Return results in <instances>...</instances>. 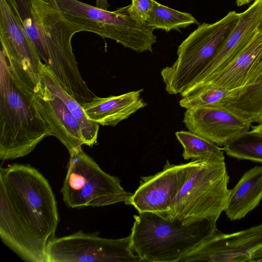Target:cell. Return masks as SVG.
I'll list each match as a JSON object with an SVG mask.
<instances>
[{
    "instance_id": "obj_1",
    "label": "cell",
    "mask_w": 262,
    "mask_h": 262,
    "mask_svg": "<svg viewBox=\"0 0 262 262\" xmlns=\"http://www.w3.org/2000/svg\"><path fill=\"white\" fill-rule=\"evenodd\" d=\"M0 237L27 262H47L59 221L47 179L35 168L14 164L0 168Z\"/></svg>"
},
{
    "instance_id": "obj_2",
    "label": "cell",
    "mask_w": 262,
    "mask_h": 262,
    "mask_svg": "<svg viewBox=\"0 0 262 262\" xmlns=\"http://www.w3.org/2000/svg\"><path fill=\"white\" fill-rule=\"evenodd\" d=\"M42 62L78 102L94 94L80 73L72 46L78 33L63 16L56 0H5Z\"/></svg>"
},
{
    "instance_id": "obj_3",
    "label": "cell",
    "mask_w": 262,
    "mask_h": 262,
    "mask_svg": "<svg viewBox=\"0 0 262 262\" xmlns=\"http://www.w3.org/2000/svg\"><path fill=\"white\" fill-rule=\"evenodd\" d=\"M36 86L6 53L0 51V159L30 154L50 130L33 102Z\"/></svg>"
},
{
    "instance_id": "obj_4",
    "label": "cell",
    "mask_w": 262,
    "mask_h": 262,
    "mask_svg": "<svg viewBox=\"0 0 262 262\" xmlns=\"http://www.w3.org/2000/svg\"><path fill=\"white\" fill-rule=\"evenodd\" d=\"M134 217L132 246L142 261L179 262L217 231V221L213 220L184 225L151 212Z\"/></svg>"
},
{
    "instance_id": "obj_5",
    "label": "cell",
    "mask_w": 262,
    "mask_h": 262,
    "mask_svg": "<svg viewBox=\"0 0 262 262\" xmlns=\"http://www.w3.org/2000/svg\"><path fill=\"white\" fill-rule=\"evenodd\" d=\"M229 179L225 159H199L164 217L184 225L217 221L230 193Z\"/></svg>"
},
{
    "instance_id": "obj_6",
    "label": "cell",
    "mask_w": 262,
    "mask_h": 262,
    "mask_svg": "<svg viewBox=\"0 0 262 262\" xmlns=\"http://www.w3.org/2000/svg\"><path fill=\"white\" fill-rule=\"evenodd\" d=\"M239 17L235 11H230L215 23L199 25L183 41L175 62L161 71L168 94L181 95L193 84L232 32Z\"/></svg>"
},
{
    "instance_id": "obj_7",
    "label": "cell",
    "mask_w": 262,
    "mask_h": 262,
    "mask_svg": "<svg viewBox=\"0 0 262 262\" xmlns=\"http://www.w3.org/2000/svg\"><path fill=\"white\" fill-rule=\"evenodd\" d=\"M60 192L71 208L125 204L134 193L125 191L119 177L103 171L82 149L70 156Z\"/></svg>"
},
{
    "instance_id": "obj_8",
    "label": "cell",
    "mask_w": 262,
    "mask_h": 262,
    "mask_svg": "<svg viewBox=\"0 0 262 262\" xmlns=\"http://www.w3.org/2000/svg\"><path fill=\"white\" fill-rule=\"evenodd\" d=\"M141 262L133 249L130 235L117 239L99 236L98 232L80 230L55 238L49 246L47 262Z\"/></svg>"
},
{
    "instance_id": "obj_9",
    "label": "cell",
    "mask_w": 262,
    "mask_h": 262,
    "mask_svg": "<svg viewBox=\"0 0 262 262\" xmlns=\"http://www.w3.org/2000/svg\"><path fill=\"white\" fill-rule=\"evenodd\" d=\"M198 160L178 165L167 160L162 171L141 178L140 185L125 204L134 206L139 213L151 212L165 217Z\"/></svg>"
},
{
    "instance_id": "obj_10",
    "label": "cell",
    "mask_w": 262,
    "mask_h": 262,
    "mask_svg": "<svg viewBox=\"0 0 262 262\" xmlns=\"http://www.w3.org/2000/svg\"><path fill=\"white\" fill-rule=\"evenodd\" d=\"M262 248V223L231 233L218 231L183 257L179 262H251Z\"/></svg>"
},
{
    "instance_id": "obj_11",
    "label": "cell",
    "mask_w": 262,
    "mask_h": 262,
    "mask_svg": "<svg viewBox=\"0 0 262 262\" xmlns=\"http://www.w3.org/2000/svg\"><path fill=\"white\" fill-rule=\"evenodd\" d=\"M128 7H122L114 11L97 9L91 18L93 32L102 38L113 39L138 53H152V45L157 42L154 29L132 18L128 12Z\"/></svg>"
},
{
    "instance_id": "obj_12",
    "label": "cell",
    "mask_w": 262,
    "mask_h": 262,
    "mask_svg": "<svg viewBox=\"0 0 262 262\" xmlns=\"http://www.w3.org/2000/svg\"><path fill=\"white\" fill-rule=\"evenodd\" d=\"M262 81V33L257 31L248 46L225 67L181 94L204 87L242 89Z\"/></svg>"
},
{
    "instance_id": "obj_13",
    "label": "cell",
    "mask_w": 262,
    "mask_h": 262,
    "mask_svg": "<svg viewBox=\"0 0 262 262\" xmlns=\"http://www.w3.org/2000/svg\"><path fill=\"white\" fill-rule=\"evenodd\" d=\"M188 130L219 146L248 132L252 124L224 106L187 108L183 120Z\"/></svg>"
},
{
    "instance_id": "obj_14",
    "label": "cell",
    "mask_w": 262,
    "mask_h": 262,
    "mask_svg": "<svg viewBox=\"0 0 262 262\" xmlns=\"http://www.w3.org/2000/svg\"><path fill=\"white\" fill-rule=\"evenodd\" d=\"M33 99L51 136L63 144L70 156L82 150L83 143L79 123L64 103L40 80L35 88Z\"/></svg>"
},
{
    "instance_id": "obj_15",
    "label": "cell",
    "mask_w": 262,
    "mask_h": 262,
    "mask_svg": "<svg viewBox=\"0 0 262 262\" xmlns=\"http://www.w3.org/2000/svg\"><path fill=\"white\" fill-rule=\"evenodd\" d=\"M1 48L37 85L42 61L5 0H0Z\"/></svg>"
},
{
    "instance_id": "obj_16",
    "label": "cell",
    "mask_w": 262,
    "mask_h": 262,
    "mask_svg": "<svg viewBox=\"0 0 262 262\" xmlns=\"http://www.w3.org/2000/svg\"><path fill=\"white\" fill-rule=\"evenodd\" d=\"M239 14L238 21L232 32L190 87L225 67L250 42L258 31L262 17V0H255L247 10Z\"/></svg>"
},
{
    "instance_id": "obj_17",
    "label": "cell",
    "mask_w": 262,
    "mask_h": 262,
    "mask_svg": "<svg viewBox=\"0 0 262 262\" xmlns=\"http://www.w3.org/2000/svg\"><path fill=\"white\" fill-rule=\"evenodd\" d=\"M143 89L107 97L95 96L82 105L88 117L103 126H115L147 104L141 97Z\"/></svg>"
},
{
    "instance_id": "obj_18",
    "label": "cell",
    "mask_w": 262,
    "mask_h": 262,
    "mask_svg": "<svg viewBox=\"0 0 262 262\" xmlns=\"http://www.w3.org/2000/svg\"><path fill=\"white\" fill-rule=\"evenodd\" d=\"M262 200V166H255L242 176L230 189L224 211L231 221L244 218Z\"/></svg>"
},
{
    "instance_id": "obj_19",
    "label": "cell",
    "mask_w": 262,
    "mask_h": 262,
    "mask_svg": "<svg viewBox=\"0 0 262 262\" xmlns=\"http://www.w3.org/2000/svg\"><path fill=\"white\" fill-rule=\"evenodd\" d=\"M39 80L51 92L58 97L66 104L79 123L83 145L92 147L97 143L99 124L90 120L82 105L60 84L55 75L43 62Z\"/></svg>"
},
{
    "instance_id": "obj_20",
    "label": "cell",
    "mask_w": 262,
    "mask_h": 262,
    "mask_svg": "<svg viewBox=\"0 0 262 262\" xmlns=\"http://www.w3.org/2000/svg\"><path fill=\"white\" fill-rule=\"evenodd\" d=\"M223 106L251 124L262 123V81L242 88Z\"/></svg>"
},
{
    "instance_id": "obj_21",
    "label": "cell",
    "mask_w": 262,
    "mask_h": 262,
    "mask_svg": "<svg viewBox=\"0 0 262 262\" xmlns=\"http://www.w3.org/2000/svg\"><path fill=\"white\" fill-rule=\"evenodd\" d=\"M198 23L191 14L176 10L156 1L146 25L154 30L162 29L168 32Z\"/></svg>"
},
{
    "instance_id": "obj_22",
    "label": "cell",
    "mask_w": 262,
    "mask_h": 262,
    "mask_svg": "<svg viewBox=\"0 0 262 262\" xmlns=\"http://www.w3.org/2000/svg\"><path fill=\"white\" fill-rule=\"evenodd\" d=\"M175 135L183 147L185 160L225 159L223 148L189 130L178 131Z\"/></svg>"
},
{
    "instance_id": "obj_23",
    "label": "cell",
    "mask_w": 262,
    "mask_h": 262,
    "mask_svg": "<svg viewBox=\"0 0 262 262\" xmlns=\"http://www.w3.org/2000/svg\"><path fill=\"white\" fill-rule=\"evenodd\" d=\"M241 89L204 87L182 97L179 104L186 109L200 106H223L235 97Z\"/></svg>"
},
{
    "instance_id": "obj_24",
    "label": "cell",
    "mask_w": 262,
    "mask_h": 262,
    "mask_svg": "<svg viewBox=\"0 0 262 262\" xmlns=\"http://www.w3.org/2000/svg\"><path fill=\"white\" fill-rule=\"evenodd\" d=\"M223 149L229 156L262 163V136L249 130L228 142Z\"/></svg>"
},
{
    "instance_id": "obj_25",
    "label": "cell",
    "mask_w": 262,
    "mask_h": 262,
    "mask_svg": "<svg viewBox=\"0 0 262 262\" xmlns=\"http://www.w3.org/2000/svg\"><path fill=\"white\" fill-rule=\"evenodd\" d=\"M155 2V0H132L128 9V13L137 23L146 25Z\"/></svg>"
},
{
    "instance_id": "obj_26",
    "label": "cell",
    "mask_w": 262,
    "mask_h": 262,
    "mask_svg": "<svg viewBox=\"0 0 262 262\" xmlns=\"http://www.w3.org/2000/svg\"><path fill=\"white\" fill-rule=\"evenodd\" d=\"M95 6L100 9L107 10L110 5L107 0H96Z\"/></svg>"
},
{
    "instance_id": "obj_27",
    "label": "cell",
    "mask_w": 262,
    "mask_h": 262,
    "mask_svg": "<svg viewBox=\"0 0 262 262\" xmlns=\"http://www.w3.org/2000/svg\"><path fill=\"white\" fill-rule=\"evenodd\" d=\"M262 261V248L257 250L252 256L251 262Z\"/></svg>"
},
{
    "instance_id": "obj_28",
    "label": "cell",
    "mask_w": 262,
    "mask_h": 262,
    "mask_svg": "<svg viewBox=\"0 0 262 262\" xmlns=\"http://www.w3.org/2000/svg\"><path fill=\"white\" fill-rule=\"evenodd\" d=\"M251 133L262 136V123L258 124L257 125H251Z\"/></svg>"
},
{
    "instance_id": "obj_29",
    "label": "cell",
    "mask_w": 262,
    "mask_h": 262,
    "mask_svg": "<svg viewBox=\"0 0 262 262\" xmlns=\"http://www.w3.org/2000/svg\"><path fill=\"white\" fill-rule=\"evenodd\" d=\"M253 0H236V4L238 6H242L247 4Z\"/></svg>"
},
{
    "instance_id": "obj_30",
    "label": "cell",
    "mask_w": 262,
    "mask_h": 262,
    "mask_svg": "<svg viewBox=\"0 0 262 262\" xmlns=\"http://www.w3.org/2000/svg\"><path fill=\"white\" fill-rule=\"evenodd\" d=\"M257 30L259 32L262 33V17L258 25Z\"/></svg>"
}]
</instances>
